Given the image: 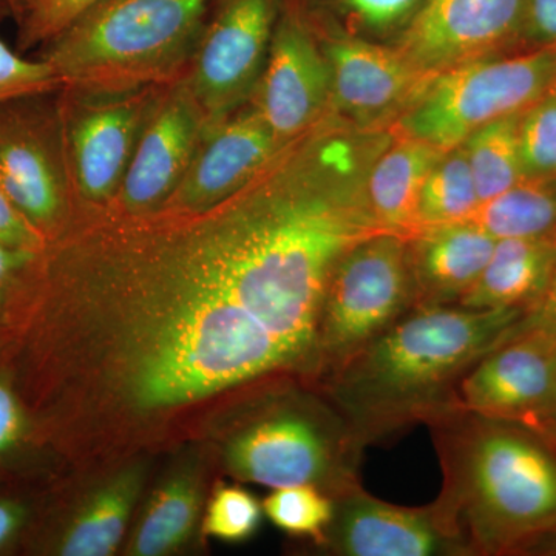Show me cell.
<instances>
[{"label":"cell","instance_id":"1","mask_svg":"<svg viewBox=\"0 0 556 556\" xmlns=\"http://www.w3.org/2000/svg\"><path fill=\"white\" fill-rule=\"evenodd\" d=\"M526 314L416 305L318 382L365 447L386 444L455 407L464 376Z\"/></svg>","mask_w":556,"mask_h":556},{"label":"cell","instance_id":"2","mask_svg":"<svg viewBox=\"0 0 556 556\" xmlns=\"http://www.w3.org/2000/svg\"><path fill=\"white\" fill-rule=\"evenodd\" d=\"M426 426L442 471L430 504L468 556L525 554L556 529V457L540 433L459 405Z\"/></svg>","mask_w":556,"mask_h":556},{"label":"cell","instance_id":"3","mask_svg":"<svg viewBox=\"0 0 556 556\" xmlns=\"http://www.w3.org/2000/svg\"><path fill=\"white\" fill-rule=\"evenodd\" d=\"M211 0H101L36 50L64 89L129 93L181 78Z\"/></svg>","mask_w":556,"mask_h":556},{"label":"cell","instance_id":"4","mask_svg":"<svg viewBox=\"0 0 556 556\" xmlns=\"http://www.w3.org/2000/svg\"><path fill=\"white\" fill-rule=\"evenodd\" d=\"M263 402L226 445L233 477L273 490L313 485L332 500L362 485L367 447L321 383L318 393L288 388Z\"/></svg>","mask_w":556,"mask_h":556},{"label":"cell","instance_id":"5","mask_svg":"<svg viewBox=\"0 0 556 556\" xmlns=\"http://www.w3.org/2000/svg\"><path fill=\"white\" fill-rule=\"evenodd\" d=\"M556 47L481 58L438 73L399 119V134L450 150L485 124L525 112L554 87Z\"/></svg>","mask_w":556,"mask_h":556},{"label":"cell","instance_id":"6","mask_svg":"<svg viewBox=\"0 0 556 556\" xmlns=\"http://www.w3.org/2000/svg\"><path fill=\"white\" fill-rule=\"evenodd\" d=\"M415 306L407 237L383 230L351 248L321 303L316 379L327 378Z\"/></svg>","mask_w":556,"mask_h":556},{"label":"cell","instance_id":"7","mask_svg":"<svg viewBox=\"0 0 556 556\" xmlns=\"http://www.w3.org/2000/svg\"><path fill=\"white\" fill-rule=\"evenodd\" d=\"M58 91L0 102V188L47 243L76 207Z\"/></svg>","mask_w":556,"mask_h":556},{"label":"cell","instance_id":"8","mask_svg":"<svg viewBox=\"0 0 556 556\" xmlns=\"http://www.w3.org/2000/svg\"><path fill=\"white\" fill-rule=\"evenodd\" d=\"M277 0H211L181 80L206 130L251 101L268 60Z\"/></svg>","mask_w":556,"mask_h":556},{"label":"cell","instance_id":"9","mask_svg":"<svg viewBox=\"0 0 556 556\" xmlns=\"http://www.w3.org/2000/svg\"><path fill=\"white\" fill-rule=\"evenodd\" d=\"M166 86V84H164ZM163 86L115 94L61 87L58 102L76 206H109Z\"/></svg>","mask_w":556,"mask_h":556},{"label":"cell","instance_id":"10","mask_svg":"<svg viewBox=\"0 0 556 556\" xmlns=\"http://www.w3.org/2000/svg\"><path fill=\"white\" fill-rule=\"evenodd\" d=\"M556 387V339L538 328L514 334L479 358L457 386L459 407L535 431Z\"/></svg>","mask_w":556,"mask_h":556},{"label":"cell","instance_id":"11","mask_svg":"<svg viewBox=\"0 0 556 556\" xmlns=\"http://www.w3.org/2000/svg\"><path fill=\"white\" fill-rule=\"evenodd\" d=\"M206 124L181 78L161 89L109 206L144 214L163 206L188 172Z\"/></svg>","mask_w":556,"mask_h":556},{"label":"cell","instance_id":"12","mask_svg":"<svg viewBox=\"0 0 556 556\" xmlns=\"http://www.w3.org/2000/svg\"><path fill=\"white\" fill-rule=\"evenodd\" d=\"M331 94L325 51L298 16L278 20L268 60L248 104L257 110L278 141L288 142L327 115Z\"/></svg>","mask_w":556,"mask_h":556},{"label":"cell","instance_id":"13","mask_svg":"<svg viewBox=\"0 0 556 556\" xmlns=\"http://www.w3.org/2000/svg\"><path fill=\"white\" fill-rule=\"evenodd\" d=\"M317 547L339 556H468L431 504L396 506L362 485L336 497L334 514Z\"/></svg>","mask_w":556,"mask_h":556},{"label":"cell","instance_id":"14","mask_svg":"<svg viewBox=\"0 0 556 556\" xmlns=\"http://www.w3.org/2000/svg\"><path fill=\"white\" fill-rule=\"evenodd\" d=\"M525 0H427L399 51L428 76L486 58L521 28Z\"/></svg>","mask_w":556,"mask_h":556},{"label":"cell","instance_id":"15","mask_svg":"<svg viewBox=\"0 0 556 556\" xmlns=\"http://www.w3.org/2000/svg\"><path fill=\"white\" fill-rule=\"evenodd\" d=\"M287 142L251 104L206 130L188 172L163 206H214L254 177Z\"/></svg>","mask_w":556,"mask_h":556},{"label":"cell","instance_id":"16","mask_svg":"<svg viewBox=\"0 0 556 556\" xmlns=\"http://www.w3.org/2000/svg\"><path fill=\"white\" fill-rule=\"evenodd\" d=\"M324 51L331 67V110L358 126H375L388 113L407 109L433 78L401 51L364 40H331Z\"/></svg>","mask_w":556,"mask_h":556},{"label":"cell","instance_id":"17","mask_svg":"<svg viewBox=\"0 0 556 556\" xmlns=\"http://www.w3.org/2000/svg\"><path fill=\"white\" fill-rule=\"evenodd\" d=\"M496 241L470 218L409 233L407 251L416 305H457L477 283Z\"/></svg>","mask_w":556,"mask_h":556},{"label":"cell","instance_id":"18","mask_svg":"<svg viewBox=\"0 0 556 556\" xmlns=\"http://www.w3.org/2000/svg\"><path fill=\"white\" fill-rule=\"evenodd\" d=\"M556 268V239L497 240L477 283L457 305L470 309L521 308L529 313Z\"/></svg>","mask_w":556,"mask_h":556},{"label":"cell","instance_id":"19","mask_svg":"<svg viewBox=\"0 0 556 556\" xmlns=\"http://www.w3.org/2000/svg\"><path fill=\"white\" fill-rule=\"evenodd\" d=\"M444 150L399 134L380 152L368 177V200L382 228L408 237L416 230L417 203L427 175Z\"/></svg>","mask_w":556,"mask_h":556},{"label":"cell","instance_id":"20","mask_svg":"<svg viewBox=\"0 0 556 556\" xmlns=\"http://www.w3.org/2000/svg\"><path fill=\"white\" fill-rule=\"evenodd\" d=\"M493 239H556V175L522 177L471 218Z\"/></svg>","mask_w":556,"mask_h":556},{"label":"cell","instance_id":"21","mask_svg":"<svg viewBox=\"0 0 556 556\" xmlns=\"http://www.w3.org/2000/svg\"><path fill=\"white\" fill-rule=\"evenodd\" d=\"M139 490L138 475H123L93 496L54 541L64 556L112 555L123 540Z\"/></svg>","mask_w":556,"mask_h":556},{"label":"cell","instance_id":"22","mask_svg":"<svg viewBox=\"0 0 556 556\" xmlns=\"http://www.w3.org/2000/svg\"><path fill=\"white\" fill-rule=\"evenodd\" d=\"M521 113L492 121L463 142L481 203L525 177L519 149Z\"/></svg>","mask_w":556,"mask_h":556},{"label":"cell","instance_id":"23","mask_svg":"<svg viewBox=\"0 0 556 556\" xmlns=\"http://www.w3.org/2000/svg\"><path fill=\"white\" fill-rule=\"evenodd\" d=\"M479 204L464 146L445 150L420 189L416 229L471 218Z\"/></svg>","mask_w":556,"mask_h":556},{"label":"cell","instance_id":"24","mask_svg":"<svg viewBox=\"0 0 556 556\" xmlns=\"http://www.w3.org/2000/svg\"><path fill=\"white\" fill-rule=\"evenodd\" d=\"M200 495L195 482L177 478L164 486L139 525L131 554L159 556L185 543L195 525Z\"/></svg>","mask_w":556,"mask_h":556},{"label":"cell","instance_id":"25","mask_svg":"<svg viewBox=\"0 0 556 556\" xmlns=\"http://www.w3.org/2000/svg\"><path fill=\"white\" fill-rule=\"evenodd\" d=\"M38 254L0 243V356L17 342L30 318Z\"/></svg>","mask_w":556,"mask_h":556},{"label":"cell","instance_id":"26","mask_svg":"<svg viewBox=\"0 0 556 556\" xmlns=\"http://www.w3.org/2000/svg\"><path fill=\"white\" fill-rule=\"evenodd\" d=\"M263 514L278 529L311 538L317 546L334 514V500L313 485L281 486L266 497Z\"/></svg>","mask_w":556,"mask_h":556},{"label":"cell","instance_id":"27","mask_svg":"<svg viewBox=\"0 0 556 556\" xmlns=\"http://www.w3.org/2000/svg\"><path fill=\"white\" fill-rule=\"evenodd\" d=\"M519 149L525 177L556 175V86L521 113Z\"/></svg>","mask_w":556,"mask_h":556},{"label":"cell","instance_id":"28","mask_svg":"<svg viewBox=\"0 0 556 556\" xmlns=\"http://www.w3.org/2000/svg\"><path fill=\"white\" fill-rule=\"evenodd\" d=\"M35 427L38 422L22 396L13 368L10 364L0 367V471L13 467L30 448Z\"/></svg>","mask_w":556,"mask_h":556},{"label":"cell","instance_id":"29","mask_svg":"<svg viewBox=\"0 0 556 556\" xmlns=\"http://www.w3.org/2000/svg\"><path fill=\"white\" fill-rule=\"evenodd\" d=\"M263 506L241 486H219L208 506L204 533L239 543L254 535L262 521Z\"/></svg>","mask_w":556,"mask_h":556},{"label":"cell","instance_id":"30","mask_svg":"<svg viewBox=\"0 0 556 556\" xmlns=\"http://www.w3.org/2000/svg\"><path fill=\"white\" fill-rule=\"evenodd\" d=\"M101 0H35L16 21V50L27 54L46 46Z\"/></svg>","mask_w":556,"mask_h":556},{"label":"cell","instance_id":"31","mask_svg":"<svg viewBox=\"0 0 556 556\" xmlns=\"http://www.w3.org/2000/svg\"><path fill=\"white\" fill-rule=\"evenodd\" d=\"M62 87L51 65L30 58L0 38V102L27 94L51 93Z\"/></svg>","mask_w":556,"mask_h":556},{"label":"cell","instance_id":"32","mask_svg":"<svg viewBox=\"0 0 556 556\" xmlns=\"http://www.w3.org/2000/svg\"><path fill=\"white\" fill-rule=\"evenodd\" d=\"M0 243L25 251H42L47 241L22 217L7 193L0 188Z\"/></svg>","mask_w":556,"mask_h":556},{"label":"cell","instance_id":"33","mask_svg":"<svg viewBox=\"0 0 556 556\" xmlns=\"http://www.w3.org/2000/svg\"><path fill=\"white\" fill-rule=\"evenodd\" d=\"M519 31L540 49L556 47V0H525Z\"/></svg>","mask_w":556,"mask_h":556},{"label":"cell","instance_id":"34","mask_svg":"<svg viewBox=\"0 0 556 556\" xmlns=\"http://www.w3.org/2000/svg\"><path fill=\"white\" fill-rule=\"evenodd\" d=\"M362 21L371 27H388L404 20L422 0H346Z\"/></svg>","mask_w":556,"mask_h":556},{"label":"cell","instance_id":"35","mask_svg":"<svg viewBox=\"0 0 556 556\" xmlns=\"http://www.w3.org/2000/svg\"><path fill=\"white\" fill-rule=\"evenodd\" d=\"M31 510L24 497L0 495V552L28 529Z\"/></svg>","mask_w":556,"mask_h":556},{"label":"cell","instance_id":"36","mask_svg":"<svg viewBox=\"0 0 556 556\" xmlns=\"http://www.w3.org/2000/svg\"><path fill=\"white\" fill-rule=\"evenodd\" d=\"M519 327L538 328L556 339V268L546 291L519 321Z\"/></svg>","mask_w":556,"mask_h":556},{"label":"cell","instance_id":"37","mask_svg":"<svg viewBox=\"0 0 556 556\" xmlns=\"http://www.w3.org/2000/svg\"><path fill=\"white\" fill-rule=\"evenodd\" d=\"M535 431L544 439H556V387L547 408L544 409L543 416H541L540 422H538Z\"/></svg>","mask_w":556,"mask_h":556},{"label":"cell","instance_id":"38","mask_svg":"<svg viewBox=\"0 0 556 556\" xmlns=\"http://www.w3.org/2000/svg\"><path fill=\"white\" fill-rule=\"evenodd\" d=\"M525 554L556 555V529L533 541Z\"/></svg>","mask_w":556,"mask_h":556},{"label":"cell","instance_id":"39","mask_svg":"<svg viewBox=\"0 0 556 556\" xmlns=\"http://www.w3.org/2000/svg\"><path fill=\"white\" fill-rule=\"evenodd\" d=\"M35 2V0H10L11 9H13L14 13V22L20 20L22 14H24V11L28 9V7L31 5V3Z\"/></svg>","mask_w":556,"mask_h":556},{"label":"cell","instance_id":"40","mask_svg":"<svg viewBox=\"0 0 556 556\" xmlns=\"http://www.w3.org/2000/svg\"><path fill=\"white\" fill-rule=\"evenodd\" d=\"M14 20L13 9H11L10 0H0V22Z\"/></svg>","mask_w":556,"mask_h":556},{"label":"cell","instance_id":"41","mask_svg":"<svg viewBox=\"0 0 556 556\" xmlns=\"http://www.w3.org/2000/svg\"><path fill=\"white\" fill-rule=\"evenodd\" d=\"M554 86H556V76H555V83H554Z\"/></svg>","mask_w":556,"mask_h":556}]
</instances>
